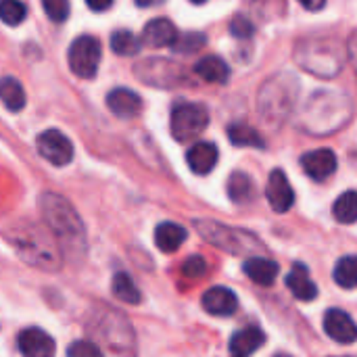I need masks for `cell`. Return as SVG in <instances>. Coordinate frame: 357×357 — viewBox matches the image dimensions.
<instances>
[{
    "instance_id": "6da1fadb",
    "label": "cell",
    "mask_w": 357,
    "mask_h": 357,
    "mask_svg": "<svg viewBox=\"0 0 357 357\" xmlns=\"http://www.w3.org/2000/svg\"><path fill=\"white\" fill-rule=\"evenodd\" d=\"M42 224L54 236L61 253L69 261H79L86 255V228L75 207L56 192H42L38 199Z\"/></svg>"
},
{
    "instance_id": "7a4b0ae2",
    "label": "cell",
    "mask_w": 357,
    "mask_h": 357,
    "mask_svg": "<svg viewBox=\"0 0 357 357\" xmlns=\"http://www.w3.org/2000/svg\"><path fill=\"white\" fill-rule=\"evenodd\" d=\"M8 241L15 249V253L31 268H38L42 272H56L61 270L65 257L61 253L59 243L48 232L46 226L21 222L10 228Z\"/></svg>"
},
{
    "instance_id": "3957f363",
    "label": "cell",
    "mask_w": 357,
    "mask_h": 357,
    "mask_svg": "<svg viewBox=\"0 0 357 357\" xmlns=\"http://www.w3.org/2000/svg\"><path fill=\"white\" fill-rule=\"evenodd\" d=\"M192 226L201 234V238L230 255H251L264 251V243L249 230L232 228L215 220H195Z\"/></svg>"
},
{
    "instance_id": "277c9868",
    "label": "cell",
    "mask_w": 357,
    "mask_h": 357,
    "mask_svg": "<svg viewBox=\"0 0 357 357\" xmlns=\"http://www.w3.org/2000/svg\"><path fill=\"white\" fill-rule=\"evenodd\" d=\"M207 126H209V113L203 105L188 102V100H180L174 105L169 130L178 142H188L197 138Z\"/></svg>"
},
{
    "instance_id": "5b68a950",
    "label": "cell",
    "mask_w": 357,
    "mask_h": 357,
    "mask_svg": "<svg viewBox=\"0 0 357 357\" xmlns=\"http://www.w3.org/2000/svg\"><path fill=\"white\" fill-rule=\"evenodd\" d=\"M100 56H102V48H100V42L98 38L94 36H79L71 42L69 46V54H67V61H69V67L71 71L82 77V79H92L98 71V63H100Z\"/></svg>"
},
{
    "instance_id": "8992f818",
    "label": "cell",
    "mask_w": 357,
    "mask_h": 357,
    "mask_svg": "<svg viewBox=\"0 0 357 357\" xmlns=\"http://www.w3.org/2000/svg\"><path fill=\"white\" fill-rule=\"evenodd\" d=\"M136 77L149 86L157 88H174L186 82V73L182 65L172 63L167 59H146L136 65Z\"/></svg>"
},
{
    "instance_id": "52a82bcc",
    "label": "cell",
    "mask_w": 357,
    "mask_h": 357,
    "mask_svg": "<svg viewBox=\"0 0 357 357\" xmlns=\"http://www.w3.org/2000/svg\"><path fill=\"white\" fill-rule=\"evenodd\" d=\"M100 333L105 339V345L119 354V356H130L134 351V331L126 316L117 312H105V318H100Z\"/></svg>"
},
{
    "instance_id": "ba28073f",
    "label": "cell",
    "mask_w": 357,
    "mask_h": 357,
    "mask_svg": "<svg viewBox=\"0 0 357 357\" xmlns=\"http://www.w3.org/2000/svg\"><path fill=\"white\" fill-rule=\"evenodd\" d=\"M36 146H38V153L42 155V159H46L54 167H65L73 159V144L59 130H44L36 138Z\"/></svg>"
},
{
    "instance_id": "9c48e42d",
    "label": "cell",
    "mask_w": 357,
    "mask_h": 357,
    "mask_svg": "<svg viewBox=\"0 0 357 357\" xmlns=\"http://www.w3.org/2000/svg\"><path fill=\"white\" fill-rule=\"evenodd\" d=\"M17 347H19V354L23 357H54V354H56L54 339L36 326L23 328L19 333Z\"/></svg>"
},
{
    "instance_id": "30bf717a",
    "label": "cell",
    "mask_w": 357,
    "mask_h": 357,
    "mask_svg": "<svg viewBox=\"0 0 357 357\" xmlns=\"http://www.w3.org/2000/svg\"><path fill=\"white\" fill-rule=\"evenodd\" d=\"M266 199L276 213H287L295 203V190L282 169H274L268 178Z\"/></svg>"
},
{
    "instance_id": "8fae6325",
    "label": "cell",
    "mask_w": 357,
    "mask_h": 357,
    "mask_svg": "<svg viewBox=\"0 0 357 357\" xmlns=\"http://www.w3.org/2000/svg\"><path fill=\"white\" fill-rule=\"evenodd\" d=\"M324 331L333 341L341 345H351L357 341V324L354 322V318L337 307L324 314Z\"/></svg>"
},
{
    "instance_id": "7c38bea8",
    "label": "cell",
    "mask_w": 357,
    "mask_h": 357,
    "mask_svg": "<svg viewBox=\"0 0 357 357\" xmlns=\"http://www.w3.org/2000/svg\"><path fill=\"white\" fill-rule=\"evenodd\" d=\"M301 167L312 180L322 182L337 172V155L331 149L310 151L301 157Z\"/></svg>"
},
{
    "instance_id": "4fadbf2b",
    "label": "cell",
    "mask_w": 357,
    "mask_h": 357,
    "mask_svg": "<svg viewBox=\"0 0 357 357\" xmlns=\"http://www.w3.org/2000/svg\"><path fill=\"white\" fill-rule=\"evenodd\" d=\"M201 303H203V310H205L207 314L215 316V318L234 316V312L238 310V299H236V295H234L230 289H226V287H211V289L203 295Z\"/></svg>"
},
{
    "instance_id": "5bb4252c",
    "label": "cell",
    "mask_w": 357,
    "mask_h": 357,
    "mask_svg": "<svg viewBox=\"0 0 357 357\" xmlns=\"http://www.w3.org/2000/svg\"><path fill=\"white\" fill-rule=\"evenodd\" d=\"M178 29L176 25L165 19V17H159V19H153L144 25L142 29V44L151 46V48H163V46H174V42L178 40Z\"/></svg>"
},
{
    "instance_id": "9a60e30c",
    "label": "cell",
    "mask_w": 357,
    "mask_h": 357,
    "mask_svg": "<svg viewBox=\"0 0 357 357\" xmlns=\"http://www.w3.org/2000/svg\"><path fill=\"white\" fill-rule=\"evenodd\" d=\"M107 107L121 119H132L142 111V98L130 88H115L107 94Z\"/></svg>"
},
{
    "instance_id": "2e32d148",
    "label": "cell",
    "mask_w": 357,
    "mask_h": 357,
    "mask_svg": "<svg viewBox=\"0 0 357 357\" xmlns=\"http://www.w3.org/2000/svg\"><path fill=\"white\" fill-rule=\"evenodd\" d=\"M220 153L213 142H197L186 153V163L197 176H207L218 165Z\"/></svg>"
},
{
    "instance_id": "e0dca14e",
    "label": "cell",
    "mask_w": 357,
    "mask_h": 357,
    "mask_svg": "<svg viewBox=\"0 0 357 357\" xmlns=\"http://www.w3.org/2000/svg\"><path fill=\"white\" fill-rule=\"evenodd\" d=\"M287 287L299 301H314L318 297V287L310 278V270L303 264H295L287 274Z\"/></svg>"
},
{
    "instance_id": "ac0fdd59",
    "label": "cell",
    "mask_w": 357,
    "mask_h": 357,
    "mask_svg": "<svg viewBox=\"0 0 357 357\" xmlns=\"http://www.w3.org/2000/svg\"><path fill=\"white\" fill-rule=\"evenodd\" d=\"M266 343V333L259 326H249L232 335L230 339V354L234 357H249L261 349Z\"/></svg>"
},
{
    "instance_id": "d6986e66",
    "label": "cell",
    "mask_w": 357,
    "mask_h": 357,
    "mask_svg": "<svg viewBox=\"0 0 357 357\" xmlns=\"http://www.w3.org/2000/svg\"><path fill=\"white\" fill-rule=\"evenodd\" d=\"M243 272L249 276L251 282L259 284V287H272L278 278V264L266 257H249L243 264Z\"/></svg>"
},
{
    "instance_id": "ffe728a7",
    "label": "cell",
    "mask_w": 357,
    "mask_h": 357,
    "mask_svg": "<svg viewBox=\"0 0 357 357\" xmlns=\"http://www.w3.org/2000/svg\"><path fill=\"white\" fill-rule=\"evenodd\" d=\"M188 238V230L176 222H161L155 228V245L163 253H176Z\"/></svg>"
},
{
    "instance_id": "44dd1931",
    "label": "cell",
    "mask_w": 357,
    "mask_h": 357,
    "mask_svg": "<svg viewBox=\"0 0 357 357\" xmlns=\"http://www.w3.org/2000/svg\"><path fill=\"white\" fill-rule=\"evenodd\" d=\"M195 73L211 84H226L230 79V67L224 59L215 56V54H207L201 61H197L195 65Z\"/></svg>"
},
{
    "instance_id": "7402d4cb",
    "label": "cell",
    "mask_w": 357,
    "mask_h": 357,
    "mask_svg": "<svg viewBox=\"0 0 357 357\" xmlns=\"http://www.w3.org/2000/svg\"><path fill=\"white\" fill-rule=\"evenodd\" d=\"M0 102L13 113L21 111L25 107V102H27L25 100V90H23L19 79L8 77V75L0 79Z\"/></svg>"
},
{
    "instance_id": "603a6c76",
    "label": "cell",
    "mask_w": 357,
    "mask_h": 357,
    "mask_svg": "<svg viewBox=\"0 0 357 357\" xmlns=\"http://www.w3.org/2000/svg\"><path fill=\"white\" fill-rule=\"evenodd\" d=\"M111 291H113V295H115L121 303L138 305V303L142 301V293H140V289L136 287V282L132 280V276H130V274H126V272H117V274L113 276Z\"/></svg>"
},
{
    "instance_id": "cb8c5ba5",
    "label": "cell",
    "mask_w": 357,
    "mask_h": 357,
    "mask_svg": "<svg viewBox=\"0 0 357 357\" xmlns=\"http://www.w3.org/2000/svg\"><path fill=\"white\" fill-rule=\"evenodd\" d=\"M228 197L232 203L243 205L253 199V180L245 172H232L228 178Z\"/></svg>"
},
{
    "instance_id": "d4e9b609",
    "label": "cell",
    "mask_w": 357,
    "mask_h": 357,
    "mask_svg": "<svg viewBox=\"0 0 357 357\" xmlns=\"http://www.w3.org/2000/svg\"><path fill=\"white\" fill-rule=\"evenodd\" d=\"M228 138L234 146H255V149H266L264 138L257 134L255 128H251L249 123H230L228 126Z\"/></svg>"
},
{
    "instance_id": "484cf974",
    "label": "cell",
    "mask_w": 357,
    "mask_h": 357,
    "mask_svg": "<svg viewBox=\"0 0 357 357\" xmlns=\"http://www.w3.org/2000/svg\"><path fill=\"white\" fill-rule=\"evenodd\" d=\"M142 40L134 36L130 29H117L111 36V50L119 56H134L140 52Z\"/></svg>"
},
{
    "instance_id": "4316f807",
    "label": "cell",
    "mask_w": 357,
    "mask_h": 357,
    "mask_svg": "<svg viewBox=\"0 0 357 357\" xmlns=\"http://www.w3.org/2000/svg\"><path fill=\"white\" fill-rule=\"evenodd\" d=\"M333 278L341 289H357V255L341 257L335 266Z\"/></svg>"
},
{
    "instance_id": "83f0119b",
    "label": "cell",
    "mask_w": 357,
    "mask_h": 357,
    "mask_svg": "<svg viewBox=\"0 0 357 357\" xmlns=\"http://www.w3.org/2000/svg\"><path fill=\"white\" fill-rule=\"evenodd\" d=\"M333 215L341 224H356L357 222V190L343 192L335 205H333Z\"/></svg>"
},
{
    "instance_id": "f1b7e54d",
    "label": "cell",
    "mask_w": 357,
    "mask_h": 357,
    "mask_svg": "<svg viewBox=\"0 0 357 357\" xmlns=\"http://www.w3.org/2000/svg\"><path fill=\"white\" fill-rule=\"evenodd\" d=\"M27 17V6L21 0H0V19L6 25H19Z\"/></svg>"
},
{
    "instance_id": "f546056e",
    "label": "cell",
    "mask_w": 357,
    "mask_h": 357,
    "mask_svg": "<svg viewBox=\"0 0 357 357\" xmlns=\"http://www.w3.org/2000/svg\"><path fill=\"white\" fill-rule=\"evenodd\" d=\"M207 44V38L203 36V33H199V31H188V33H182V36H178V40L174 42V50L176 52H184V54H188V52H197V50H201L203 46Z\"/></svg>"
},
{
    "instance_id": "4dcf8cb0",
    "label": "cell",
    "mask_w": 357,
    "mask_h": 357,
    "mask_svg": "<svg viewBox=\"0 0 357 357\" xmlns=\"http://www.w3.org/2000/svg\"><path fill=\"white\" fill-rule=\"evenodd\" d=\"M42 8L54 23H63L69 17V0H42Z\"/></svg>"
},
{
    "instance_id": "1f68e13d",
    "label": "cell",
    "mask_w": 357,
    "mask_h": 357,
    "mask_svg": "<svg viewBox=\"0 0 357 357\" xmlns=\"http://www.w3.org/2000/svg\"><path fill=\"white\" fill-rule=\"evenodd\" d=\"M207 270H209V266H207V261H205L201 255H192V257H188V259L182 264V274H184L186 278H192V280L203 278V276L207 274Z\"/></svg>"
},
{
    "instance_id": "d6a6232c",
    "label": "cell",
    "mask_w": 357,
    "mask_h": 357,
    "mask_svg": "<svg viewBox=\"0 0 357 357\" xmlns=\"http://www.w3.org/2000/svg\"><path fill=\"white\" fill-rule=\"evenodd\" d=\"M67 357H105L100 347L92 341H73L67 347Z\"/></svg>"
},
{
    "instance_id": "836d02e7",
    "label": "cell",
    "mask_w": 357,
    "mask_h": 357,
    "mask_svg": "<svg viewBox=\"0 0 357 357\" xmlns=\"http://www.w3.org/2000/svg\"><path fill=\"white\" fill-rule=\"evenodd\" d=\"M230 33H232L234 38H238V40H247V38H251V36L255 33V27H253V23H251L247 17L236 15V17L230 21Z\"/></svg>"
},
{
    "instance_id": "e575fe53",
    "label": "cell",
    "mask_w": 357,
    "mask_h": 357,
    "mask_svg": "<svg viewBox=\"0 0 357 357\" xmlns=\"http://www.w3.org/2000/svg\"><path fill=\"white\" fill-rule=\"evenodd\" d=\"M347 54H349V61H351L357 75V31H354L347 40Z\"/></svg>"
},
{
    "instance_id": "d590c367",
    "label": "cell",
    "mask_w": 357,
    "mask_h": 357,
    "mask_svg": "<svg viewBox=\"0 0 357 357\" xmlns=\"http://www.w3.org/2000/svg\"><path fill=\"white\" fill-rule=\"evenodd\" d=\"M86 4H88L92 10H96V13H102V10H107V8H111L113 0H86Z\"/></svg>"
},
{
    "instance_id": "8d00e7d4",
    "label": "cell",
    "mask_w": 357,
    "mask_h": 357,
    "mask_svg": "<svg viewBox=\"0 0 357 357\" xmlns=\"http://www.w3.org/2000/svg\"><path fill=\"white\" fill-rule=\"evenodd\" d=\"M299 4L307 10H320V8H324L326 0H299Z\"/></svg>"
},
{
    "instance_id": "74e56055",
    "label": "cell",
    "mask_w": 357,
    "mask_h": 357,
    "mask_svg": "<svg viewBox=\"0 0 357 357\" xmlns=\"http://www.w3.org/2000/svg\"><path fill=\"white\" fill-rule=\"evenodd\" d=\"M136 2V6H140V8H149V6H157V4H161L163 0H134Z\"/></svg>"
},
{
    "instance_id": "f35d334b",
    "label": "cell",
    "mask_w": 357,
    "mask_h": 357,
    "mask_svg": "<svg viewBox=\"0 0 357 357\" xmlns=\"http://www.w3.org/2000/svg\"><path fill=\"white\" fill-rule=\"evenodd\" d=\"M190 2H195V4H203V2H207V0H190Z\"/></svg>"
},
{
    "instance_id": "ab89813d",
    "label": "cell",
    "mask_w": 357,
    "mask_h": 357,
    "mask_svg": "<svg viewBox=\"0 0 357 357\" xmlns=\"http://www.w3.org/2000/svg\"><path fill=\"white\" fill-rule=\"evenodd\" d=\"M274 357H293V356H289V354H276Z\"/></svg>"
},
{
    "instance_id": "60d3db41",
    "label": "cell",
    "mask_w": 357,
    "mask_h": 357,
    "mask_svg": "<svg viewBox=\"0 0 357 357\" xmlns=\"http://www.w3.org/2000/svg\"><path fill=\"white\" fill-rule=\"evenodd\" d=\"M232 357H234V356H232Z\"/></svg>"
}]
</instances>
